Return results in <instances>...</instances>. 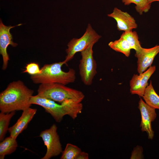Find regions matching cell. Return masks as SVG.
Returning a JSON list of instances; mask_svg holds the SVG:
<instances>
[{
	"label": "cell",
	"mask_w": 159,
	"mask_h": 159,
	"mask_svg": "<svg viewBox=\"0 0 159 159\" xmlns=\"http://www.w3.org/2000/svg\"><path fill=\"white\" fill-rule=\"evenodd\" d=\"M37 92L39 96L60 103L69 99L81 102L85 97L82 92L57 83L41 84Z\"/></svg>",
	"instance_id": "3957f363"
},
{
	"label": "cell",
	"mask_w": 159,
	"mask_h": 159,
	"mask_svg": "<svg viewBox=\"0 0 159 159\" xmlns=\"http://www.w3.org/2000/svg\"><path fill=\"white\" fill-rule=\"evenodd\" d=\"M155 70L156 66H151L147 70L140 74L141 75L140 80L141 97H143V96L145 90L148 84V81Z\"/></svg>",
	"instance_id": "ffe728a7"
},
{
	"label": "cell",
	"mask_w": 159,
	"mask_h": 159,
	"mask_svg": "<svg viewBox=\"0 0 159 159\" xmlns=\"http://www.w3.org/2000/svg\"><path fill=\"white\" fill-rule=\"evenodd\" d=\"M156 1H159V0H148L149 3L151 4L153 2Z\"/></svg>",
	"instance_id": "d4e9b609"
},
{
	"label": "cell",
	"mask_w": 159,
	"mask_h": 159,
	"mask_svg": "<svg viewBox=\"0 0 159 159\" xmlns=\"http://www.w3.org/2000/svg\"><path fill=\"white\" fill-rule=\"evenodd\" d=\"M37 111V109L30 107L23 110L21 116L16 122L9 128L8 131L10 136L16 138L19 135L27 128Z\"/></svg>",
	"instance_id": "7c38bea8"
},
{
	"label": "cell",
	"mask_w": 159,
	"mask_h": 159,
	"mask_svg": "<svg viewBox=\"0 0 159 159\" xmlns=\"http://www.w3.org/2000/svg\"><path fill=\"white\" fill-rule=\"evenodd\" d=\"M159 53V45L150 48H142L136 52L135 56L138 58L137 71L139 74L145 71L151 66L154 59Z\"/></svg>",
	"instance_id": "30bf717a"
},
{
	"label": "cell",
	"mask_w": 159,
	"mask_h": 159,
	"mask_svg": "<svg viewBox=\"0 0 159 159\" xmlns=\"http://www.w3.org/2000/svg\"><path fill=\"white\" fill-rule=\"evenodd\" d=\"M138 108L141 117L140 126L141 130L142 132H146L148 139L152 140L154 137V132L152 127L151 123L157 117L155 109L148 105L141 98L139 101Z\"/></svg>",
	"instance_id": "ba28073f"
},
{
	"label": "cell",
	"mask_w": 159,
	"mask_h": 159,
	"mask_svg": "<svg viewBox=\"0 0 159 159\" xmlns=\"http://www.w3.org/2000/svg\"><path fill=\"white\" fill-rule=\"evenodd\" d=\"M19 24L16 26H8L4 25L1 19L0 20V54L3 58L2 69L5 70L7 68L8 61L9 60V56L7 52V48L9 45L14 47H16L18 44L14 42L13 41V37L10 31L11 29L16 26L21 25Z\"/></svg>",
	"instance_id": "9c48e42d"
},
{
	"label": "cell",
	"mask_w": 159,
	"mask_h": 159,
	"mask_svg": "<svg viewBox=\"0 0 159 159\" xmlns=\"http://www.w3.org/2000/svg\"><path fill=\"white\" fill-rule=\"evenodd\" d=\"M41 70L39 64L35 62H31L26 64L23 72L34 75L41 73Z\"/></svg>",
	"instance_id": "7402d4cb"
},
{
	"label": "cell",
	"mask_w": 159,
	"mask_h": 159,
	"mask_svg": "<svg viewBox=\"0 0 159 159\" xmlns=\"http://www.w3.org/2000/svg\"><path fill=\"white\" fill-rule=\"evenodd\" d=\"M66 64L64 60L45 64L41 69V73L31 76V79L35 84L57 83L66 85L73 83L76 78L75 70L69 68L67 72L63 71L62 66Z\"/></svg>",
	"instance_id": "7a4b0ae2"
},
{
	"label": "cell",
	"mask_w": 159,
	"mask_h": 159,
	"mask_svg": "<svg viewBox=\"0 0 159 159\" xmlns=\"http://www.w3.org/2000/svg\"><path fill=\"white\" fill-rule=\"evenodd\" d=\"M107 16L116 21L117 29L119 31H130L137 27V24L133 17L127 12L123 11L117 8H115L112 12Z\"/></svg>",
	"instance_id": "8fae6325"
},
{
	"label": "cell",
	"mask_w": 159,
	"mask_h": 159,
	"mask_svg": "<svg viewBox=\"0 0 159 159\" xmlns=\"http://www.w3.org/2000/svg\"><path fill=\"white\" fill-rule=\"evenodd\" d=\"M141 74H134L130 81V92L132 94H137L141 97L140 80Z\"/></svg>",
	"instance_id": "44dd1931"
},
{
	"label": "cell",
	"mask_w": 159,
	"mask_h": 159,
	"mask_svg": "<svg viewBox=\"0 0 159 159\" xmlns=\"http://www.w3.org/2000/svg\"><path fill=\"white\" fill-rule=\"evenodd\" d=\"M57 127L53 124L49 129L42 131L40 134L47 148V151L42 159H49L59 155L62 152L59 136L57 132Z\"/></svg>",
	"instance_id": "8992f818"
},
{
	"label": "cell",
	"mask_w": 159,
	"mask_h": 159,
	"mask_svg": "<svg viewBox=\"0 0 159 159\" xmlns=\"http://www.w3.org/2000/svg\"><path fill=\"white\" fill-rule=\"evenodd\" d=\"M89 155L86 152L81 151L77 156L76 159H88Z\"/></svg>",
	"instance_id": "cb8c5ba5"
},
{
	"label": "cell",
	"mask_w": 159,
	"mask_h": 159,
	"mask_svg": "<svg viewBox=\"0 0 159 159\" xmlns=\"http://www.w3.org/2000/svg\"><path fill=\"white\" fill-rule=\"evenodd\" d=\"M142 97L148 105L159 110V96L155 90L151 81L147 87Z\"/></svg>",
	"instance_id": "4fadbf2b"
},
{
	"label": "cell",
	"mask_w": 159,
	"mask_h": 159,
	"mask_svg": "<svg viewBox=\"0 0 159 159\" xmlns=\"http://www.w3.org/2000/svg\"><path fill=\"white\" fill-rule=\"evenodd\" d=\"M91 45L81 52L82 57L79 65L81 80L86 85H91L97 73V63L93 57Z\"/></svg>",
	"instance_id": "5b68a950"
},
{
	"label": "cell",
	"mask_w": 159,
	"mask_h": 159,
	"mask_svg": "<svg viewBox=\"0 0 159 159\" xmlns=\"http://www.w3.org/2000/svg\"><path fill=\"white\" fill-rule=\"evenodd\" d=\"M34 91L20 80L10 83L0 94V110L6 113L24 110L30 107V100Z\"/></svg>",
	"instance_id": "6da1fadb"
},
{
	"label": "cell",
	"mask_w": 159,
	"mask_h": 159,
	"mask_svg": "<svg viewBox=\"0 0 159 159\" xmlns=\"http://www.w3.org/2000/svg\"><path fill=\"white\" fill-rule=\"evenodd\" d=\"M101 36L93 29L90 24L83 35L79 39L73 38L67 44L66 49L67 55L64 61L67 63L71 60L76 53L81 52L97 42Z\"/></svg>",
	"instance_id": "277c9868"
},
{
	"label": "cell",
	"mask_w": 159,
	"mask_h": 159,
	"mask_svg": "<svg viewBox=\"0 0 159 159\" xmlns=\"http://www.w3.org/2000/svg\"><path fill=\"white\" fill-rule=\"evenodd\" d=\"M82 151L77 146L71 143L67 144L66 147L62 152L61 159H76Z\"/></svg>",
	"instance_id": "d6986e66"
},
{
	"label": "cell",
	"mask_w": 159,
	"mask_h": 159,
	"mask_svg": "<svg viewBox=\"0 0 159 159\" xmlns=\"http://www.w3.org/2000/svg\"><path fill=\"white\" fill-rule=\"evenodd\" d=\"M122 1L126 5L131 3L135 4L136 10L140 15L143 12H148L151 7V4L149 3L148 0H122Z\"/></svg>",
	"instance_id": "ac0fdd59"
},
{
	"label": "cell",
	"mask_w": 159,
	"mask_h": 159,
	"mask_svg": "<svg viewBox=\"0 0 159 159\" xmlns=\"http://www.w3.org/2000/svg\"><path fill=\"white\" fill-rule=\"evenodd\" d=\"M15 111L6 113H0V141H2L9 130L11 119L15 115Z\"/></svg>",
	"instance_id": "2e32d148"
},
{
	"label": "cell",
	"mask_w": 159,
	"mask_h": 159,
	"mask_svg": "<svg viewBox=\"0 0 159 159\" xmlns=\"http://www.w3.org/2000/svg\"><path fill=\"white\" fill-rule=\"evenodd\" d=\"M120 37L126 39L130 44L132 49L136 51H139L142 48L138 39L137 32L132 31L123 33Z\"/></svg>",
	"instance_id": "e0dca14e"
},
{
	"label": "cell",
	"mask_w": 159,
	"mask_h": 159,
	"mask_svg": "<svg viewBox=\"0 0 159 159\" xmlns=\"http://www.w3.org/2000/svg\"><path fill=\"white\" fill-rule=\"evenodd\" d=\"M30 103L43 107L46 111L49 113L57 122H60L64 116L67 115L66 106L63 102L59 104L54 101L41 97L37 95L32 96Z\"/></svg>",
	"instance_id": "52a82bcc"
},
{
	"label": "cell",
	"mask_w": 159,
	"mask_h": 159,
	"mask_svg": "<svg viewBox=\"0 0 159 159\" xmlns=\"http://www.w3.org/2000/svg\"><path fill=\"white\" fill-rule=\"evenodd\" d=\"M108 46L113 50L124 54L128 57L131 49L130 44L125 39L120 37L118 40L110 42Z\"/></svg>",
	"instance_id": "9a60e30c"
},
{
	"label": "cell",
	"mask_w": 159,
	"mask_h": 159,
	"mask_svg": "<svg viewBox=\"0 0 159 159\" xmlns=\"http://www.w3.org/2000/svg\"><path fill=\"white\" fill-rule=\"evenodd\" d=\"M16 139L10 136L1 141L0 143V159H4L5 155L10 154L15 151L18 146Z\"/></svg>",
	"instance_id": "5bb4252c"
},
{
	"label": "cell",
	"mask_w": 159,
	"mask_h": 159,
	"mask_svg": "<svg viewBox=\"0 0 159 159\" xmlns=\"http://www.w3.org/2000/svg\"><path fill=\"white\" fill-rule=\"evenodd\" d=\"M143 150L142 146L137 145L132 150L130 159H141L144 158L143 154Z\"/></svg>",
	"instance_id": "603a6c76"
}]
</instances>
